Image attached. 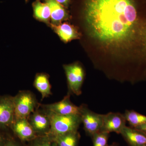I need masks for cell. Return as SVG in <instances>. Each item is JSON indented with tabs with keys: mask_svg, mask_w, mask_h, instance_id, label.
Returning <instances> with one entry per match:
<instances>
[{
	"mask_svg": "<svg viewBox=\"0 0 146 146\" xmlns=\"http://www.w3.org/2000/svg\"><path fill=\"white\" fill-rule=\"evenodd\" d=\"M84 17L90 35L110 47L141 41L145 23H140L136 0H86Z\"/></svg>",
	"mask_w": 146,
	"mask_h": 146,
	"instance_id": "obj_1",
	"label": "cell"
},
{
	"mask_svg": "<svg viewBox=\"0 0 146 146\" xmlns=\"http://www.w3.org/2000/svg\"><path fill=\"white\" fill-rule=\"evenodd\" d=\"M46 112L50 120V130L48 135L51 137H56L78 131L82 123L80 115H59L48 111Z\"/></svg>",
	"mask_w": 146,
	"mask_h": 146,
	"instance_id": "obj_2",
	"label": "cell"
},
{
	"mask_svg": "<svg viewBox=\"0 0 146 146\" xmlns=\"http://www.w3.org/2000/svg\"><path fill=\"white\" fill-rule=\"evenodd\" d=\"M15 118H27L39 106L36 96L28 90L20 91L13 96Z\"/></svg>",
	"mask_w": 146,
	"mask_h": 146,
	"instance_id": "obj_3",
	"label": "cell"
},
{
	"mask_svg": "<svg viewBox=\"0 0 146 146\" xmlns=\"http://www.w3.org/2000/svg\"><path fill=\"white\" fill-rule=\"evenodd\" d=\"M68 83V93L78 96L82 94V87L84 78V71L78 63L63 65Z\"/></svg>",
	"mask_w": 146,
	"mask_h": 146,
	"instance_id": "obj_4",
	"label": "cell"
},
{
	"mask_svg": "<svg viewBox=\"0 0 146 146\" xmlns=\"http://www.w3.org/2000/svg\"><path fill=\"white\" fill-rule=\"evenodd\" d=\"M80 115L82 123L86 135L91 137L100 131L103 123V115L91 111L85 104L80 106Z\"/></svg>",
	"mask_w": 146,
	"mask_h": 146,
	"instance_id": "obj_5",
	"label": "cell"
},
{
	"mask_svg": "<svg viewBox=\"0 0 146 146\" xmlns=\"http://www.w3.org/2000/svg\"><path fill=\"white\" fill-rule=\"evenodd\" d=\"M14 119L13 96H0V131L9 132Z\"/></svg>",
	"mask_w": 146,
	"mask_h": 146,
	"instance_id": "obj_6",
	"label": "cell"
},
{
	"mask_svg": "<svg viewBox=\"0 0 146 146\" xmlns=\"http://www.w3.org/2000/svg\"><path fill=\"white\" fill-rule=\"evenodd\" d=\"M27 120L37 136H45L49 133L50 120L44 110L39 106L29 115Z\"/></svg>",
	"mask_w": 146,
	"mask_h": 146,
	"instance_id": "obj_7",
	"label": "cell"
},
{
	"mask_svg": "<svg viewBox=\"0 0 146 146\" xmlns=\"http://www.w3.org/2000/svg\"><path fill=\"white\" fill-rule=\"evenodd\" d=\"M71 94L68 93L60 101L50 104H42L39 107L49 112L59 115H80V106H78L71 102Z\"/></svg>",
	"mask_w": 146,
	"mask_h": 146,
	"instance_id": "obj_8",
	"label": "cell"
},
{
	"mask_svg": "<svg viewBox=\"0 0 146 146\" xmlns=\"http://www.w3.org/2000/svg\"><path fill=\"white\" fill-rule=\"evenodd\" d=\"M13 136L25 143L37 137L27 118H15L10 128Z\"/></svg>",
	"mask_w": 146,
	"mask_h": 146,
	"instance_id": "obj_9",
	"label": "cell"
},
{
	"mask_svg": "<svg viewBox=\"0 0 146 146\" xmlns=\"http://www.w3.org/2000/svg\"><path fill=\"white\" fill-rule=\"evenodd\" d=\"M125 118L123 114L119 112H110L103 115L102 126L100 131L120 134L126 126Z\"/></svg>",
	"mask_w": 146,
	"mask_h": 146,
	"instance_id": "obj_10",
	"label": "cell"
},
{
	"mask_svg": "<svg viewBox=\"0 0 146 146\" xmlns=\"http://www.w3.org/2000/svg\"><path fill=\"white\" fill-rule=\"evenodd\" d=\"M50 26L60 39L65 43L79 39L80 36L75 27L69 23H61L58 25L50 24Z\"/></svg>",
	"mask_w": 146,
	"mask_h": 146,
	"instance_id": "obj_11",
	"label": "cell"
},
{
	"mask_svg": "<svg viewBox=\"0 0 146 146\" xmlns=\"http://www.w3.org/2000/svg\"><path fill=\"white\" fill-rule=\"evenodd\" d=\"M120 134L130 146H145L146 135L134 128L126 125L123 129Z\"/></svg>",
	"mask_w": 146,
	"mask_h": 146,
	"instance_id": "obj_12",
	"label": "cell"
},
{
	"mask_svg": "<svg viewBox=\"0 0 146 146\" xmlns=\"http://www.w3.org/2000/svg\"><path fill=\"white\" fill-rule=\"evenodd\" d=\"M45 1L48 5L50 11L51 23L50 24L58 25L68 19V14L64 7L56 0H45Z\"/></svg>",
	"mask_w": 146,
	"mask_h": 146,
	"instance_id": "obj_13",
	"label": "cell"
},
{
	"mask_svg": "<svg viewBox=\"0 0 146 146\" xmlns=\"http://www.w3.org/2000/svg\"><path fill=\"white\" fill-rule=\"evenodd\" d=\"M33 85L42 95V100L52 95L49 76L45 73H38L35 76Z\"/></svg>",
	"mask_w": 146,
	"mask_h": 146,
	"instance_id": "obj_14",
	"label": "cell"
},
{
	"mask_svg": "<svg viewBox=\"0 0 146 146\" xmlns=\"http://www.w3.org/2000/svg\"><path fill=\"white\" fill-rule=\"evenodd\" d=\"M34 16L38 21L50 24V11L46 3H43L40 1H36L33 5Z\"/></svg>",
	"mask_w": 146,
	"mask_h": 146,
	"instance_id": "obj_15",
	"label": "cell"
},
{
	"mask_svg": "<svg viewBox=\"0 0 146 146\" xmlns=\"http://www.w3.org/2000/svg\"><path fill=\"white\" fill-rule=\"evenodd\" d=\"M52 138L58 146H78L80 135L78 131Z\"/></svg>",
	"mask_w": 146,
	"mask_h": 146,
	"instance_id": "obj_16",
	"label": "cell"
},
{
	"mask_svg": "<svg viewBox=\"0 0 146 146\" xmlns=\"http://www.w3.org/2000/svg\"><path fill=\"white\" fill-rule=\"evenodd\" d=\"M123 115L131 127H135L146 123V116L134 110H126Z\"/></svg>",
	"mask_w": 146,
	"mask_h": 146,
	"instance_id": "obj_17",
	"label": "cell"
},
{
	"mask_svg": "<svg viewBox=\"0 0 146 146\" xmlns=\"http://www.w3.org/2000/svg\"><path fill=\"white\" fill-rule=\"evenodd\" d=\"M27 146H58L55 141L49 135L37 136L28 142Z\"/></svg>",
	"mask_w": 146,
	"mask_h": 146,
	"instance_id": "obj_18",
	"label": "cell"
},
{
	"mask_svg": "<svg viewBox=\"0 0 146 146\" xmlns=\"http://www.w3.org/2000/svg\"><path fill=\"white\" fill-rule=\"evenodd\" d=\"M110 133L105 131H100L95 133L91 138L93 141V146H106L108 145Z\"/></svg>",
	"mask_w": 146,
	"mask_h": 146,
	"instance_id": "obj_19",
	"label": "cell"
},
{
	"mask_svg": "<svg viewBox=\"0 0 146 146\" xmlns=\"http://www.w3.org/2000/svg\"><path fill=\"white\" fill-rule=\"evenodd\" d=\"M5 146H27V145L10 134Z\"/></svg>",
	"mask_w": 146,
	"mask_h": 146,
	"instance_id": "obj_20",
	"label": "cell"
},
{
	"mask_svg": "<svg viewBox=\"0 0 146 146\" xmlns=\"http://www.w3.org/2000/svg\"><path fill=\"white\" fill-rule=\"evenodd\" d=\"M141 42L143 47V50L146 54V22L141 34Z\"/></svg>",
	"mask_w": 146,
	"mask_h": 146,
	"instance_id": "obj_21",
	"label": "cell"
},
{
	"mask_svg": "<svg viewBox=\"0 0 146 146\" xmlns=\"http://www.w3.org/2000/svg\"><path fill=\"white\" fill-rule=\"evenodd\" d=\"M10 133L9 132L0 131V146H5Z\"/></svg>",
	"mask_w": 146,
	"mask_h": 146,
	"instance_id": "obj_22",
	"label": "cell"
},
{
	"mask_svg": "<svg viewBox=\"0 0 146 146\" xmlns=\"http://www.w3.org/2000/svg\"><path fill=\"white\" fill-rule=\"evenodd\" d=\"M134 128L140 131L146 135V123L143 124L141 125L138 126L134 127Z\"/></svg>",
	"mask_w": 146,
	"mask_h": 146,
	"instance_id": "obj_23",
	"label": "cell"
},
{
	"mask_svg": "<svg viewBox=\"0 0 146 146\" xmlns=\"http://www.w3.org/2000/svg\"><path fill=\"white\" fill-rule=\"evenodd\" d=\"M56 1L63 7H68L70 1V0H56Z\"/></svg>",
	"mask_w": 146,
	"mask_h": 146,
	"instance_id": "obj_24",
	"label": "cell"
},
{
	"mask_svg": "<svg viewBox=\"0 0 146 146\" xmlns=\"http://www.w3.org/2000/svg\"><path fill=\"white\" fill-rule=\"evenodd\" d=\"M106 146H118V144L117 143H114L111 145H108Z\"/></svg>",
	"mask_w": 146,
	"mask_h": 146,
	"instance_id": "obj_25",
	"label": "cell"
},
{
	"mask_svg": "<svg viewBox=\"0 0 146 146\" xmlns=\"http://www.w3.org/2000/svg\"><path fill=\"white\" fill-rule=\"evenodd\" d=\"M145 146H146V145Z\"/></svg>",
	"mask_w": 146,
	"mask_h": 146,
	"instance_id": "obj_26",
	"label": "cell"
}]
</instances>
